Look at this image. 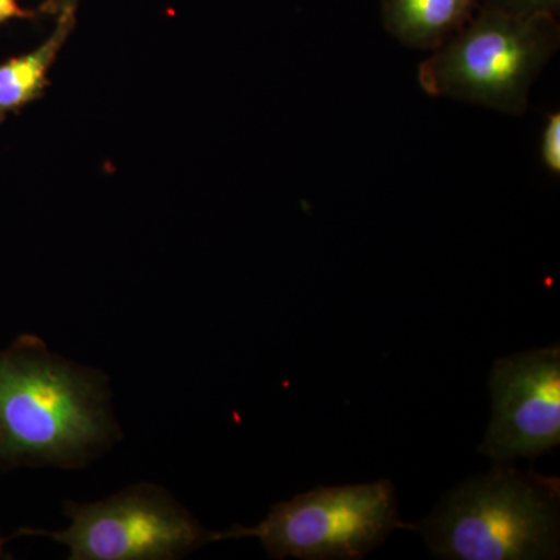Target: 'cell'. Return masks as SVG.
Segmentation results:
<instances>
[{
  "mask_svg": "<svg viewBox=\"0 0 560 560\" xmlns=\"http://www.w3.org/2000/svg\"><path fill=\"white\" fill-rule=\"evenodd\" d=\"M102 372L22 335L0 349V464L81 467L116 441Z\"/></svg>",
  "mask_w": 560,
  "mask_h": 560,
  "instance_id": "6da1fadb",
  "label": "cell"
},
{
  "mask_svg": "<svg viewBox=\"0 0 560 560\" xmlns=\"http://www.w3.org/2000/svg\"><path fill=\"white\" fill-rule=\"evenodd\" d=\"M0 121H2V120H0Z\"/></svg>",
  "mask_w": 560,
  "mask_h": 560,
  "instance_id": "5bb4252c",
  "label": "cell"
},
{
  "mask_svg": "<svg viewBox=\"0 0 560 560\" xmlns=\"http://www.w3.org/2000/svg\"><path fill=\"white\" fill-rule=\"evenodd\" d=\"M400 521L388 480L319 486L276 504L256 526H232L219 540L257 539L275 559L359 560L381 547Z\"/></svg>",
  "mask_w": 560,
  "mask_h": 560,
  "instance_id": "277c9868",
  "label": "cell"
},
{
  "mask_svg": "<svg viewBox=\"0 0 560 560\" xmlns=\"http://www.w3.org/2000/svg\"><path fill=\"white\" fill-rule=\"evenodd\" d=\"M559 44L558 16L481 5L463 31L422 61L419 83L433 97L522 116L530 86Z\"/></svg>",
  "mask_w": 560,
  "mask_h": 560,
  "instance_id": "3957f363",
  "label": "cell"
},
{
  "mask_svg": "<svg viewBox=\"0 0 560 560\" xmlns=\"http://www.w3.org/2000/svg\"><path fill=\"white\" fill-rule=\"evenodd\" d=\"M482 5L514 14H552V16H558L560 0H482Z\"/></svg>",
  "mask_w": 560,
  "mask_h": 560,
  "instance_id": "30bf717a",
  "label": "cell"
},
{
  "mask_svg": "<svg viewBox=\"0 0 560 560\" xmlns=\"http://www.w3.org/2000/svg\"><path fill=\"white\" fill-rule=\"evenodd\" d=\"M65 5H75V0H65Z\"/></svg>",
  "mask_w": 560,
  "mask_h": 560,
  "instance_id": "7c38bea8",
  "label": "cell"
},
{
  "mask_svg": "<svg viewBox=\"0 0 560 560\" xmlns=\"http://www.w3.org/2000/svg\"><path fill=\"white\" fill-rule=\"evenodd\" d=\"M492 418L478 452L504 464L539 458L560 444L559 345L497 360L489 375Z\"/></svg>",
  "mask_w": 560,
  "mask_h": 560,
  "instance_id": "8992f818",
  "label": "cell"
},
{
  "mask_svg": "<svg viewBox=\"0 0 560 560\" xmlns=\"http://www.w3.org/2000/svg\"><path fill=\"white\" fill-rule=\"evenodd\" d=\"M540 158L545 167L552 173H560V114L551 113L541 132Z\"/></svg>",
  "mask_w": 560,
  "mask_h": 560,
  "instance_id": "9c48e42d",
  "label": "cell"
},
{
  "mask_svg": "<svg viewBox=\"0 0 560 560\" xmlns=\"http://www.w3.org/2000/svg\"><path fill=\"white\" fill-rule=\"evenodd\" d=\"M560 481L497 466L451 490L425 521L407 525L442 560L558 559Z\"/></svg>",
  "mask_w": 560,
  "mask_h": 560,
  "instance_id": "7a4b0ae2",
  "label": "cell"
},
{
  "mask_svg": "<svg viewBox=\"0 0 560 560\" xmlns=\"http://www.w3.org/2000/svg\"><path fill=\"white\" fill-rule=\"evenodd\" d=\"M0 555H2V540H0Z\"/></svg>",
  "mask_w": 560,
  "mask_h": 560,
  "instance_id": "4fadbf2b",
  "label": "cell"
},
{
  "mask_svg": "<svg viewBox=\"0 0 560 560\" xmlns=\"http://www.w3.org/2000/svg\"><path fill=\"white\" fill-rule=\"evenodd\" d=\"M386 31L405 46L436 50L463 31L482 0H381Z\"/></svg>",
  "mask_w": 560,
  "mask_h": 560,
  "instance_id": "52a82bcc",
  "label": "cell"
},
{
  "mask_svg": "<svg viewBox=\"0 0 560 560\" xmlns=\"http://www.w3.org/2000/svg\"><path fill=\"white\" fill-rule=\"evenodd\" d=\"M28 13L20 5L18 0H0V24L14 18H27Z\"/></svg>",
  "mask_w": 560,
  "mask_h": 560,
  "instance_id": "8fae6325",
  "label": "cell"
},
{
  "mask_svg": "<svg viewBox=\"0 0 560 560\" xmlns=\"http://www.w3.org/2000/svg\"><path fill=\"white\" fill-rule=\"evenodd\" d=\"M73 11L75 5H62L57 31L43 46L0 65V120L39 97L51 65L72 31Z\"/></svg>",
  "mask_w": 560,
  "mask_h": 560,
  "instance_id": "ba28073f",
  "label": "cell"
},
{
  "mask_svg": "<svg viewBox=\"0 0 560 560\" xmlns=\"http://www.w3.org/2000/svg\"><path fill=\"white\" fill-rule=\"evenodd\" d=\"M68 529L36 534L69 548L72 560H171L219 541L167 490L136 485L94 503L65 504Z\"/></svg>",
  "mask_w": 560,
  "mask_h": 560,
  "instance_id": "5b68a950",
  "label": "cell"
}]
</instances>
